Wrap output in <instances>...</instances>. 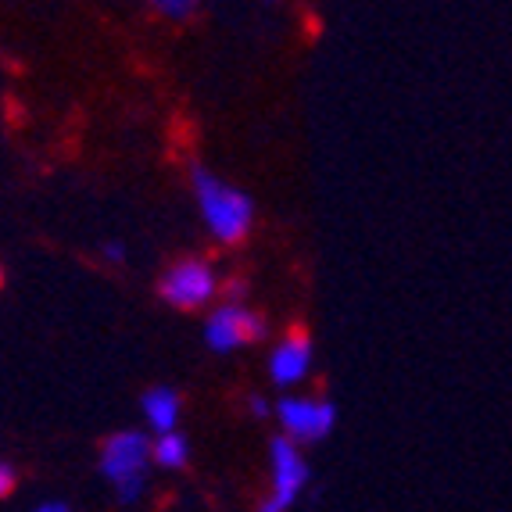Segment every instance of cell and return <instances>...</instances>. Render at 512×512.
<instances>
[{
  "instance_id": "6da1fadb",
  "label": "cell",
  "mask_w": 512,
  "mask_h": 512,
  "mask_svg": "<svg viewBox=\"0 0 512 512\" xmlns=\"http://www.w3.org/2000/svg\"><path fill=\"white\" fill-rule=\"evenodd\" d=\"M194 190L197 201H201V212H205V222L212 226V233L226 244H237L251 226V201L240 190L226 187L222 180H215L212 172L194 169Z\"/></svg>"
},
{
  "instance_id": "7a4b0ae2",
  "label": "cell",
  "mask_w": 512,
  "mask_h": 512,
  "mask_svg": "<svg viewBox=\"0 0 512 512\" xmlns=\"http://www.w3.org/2000/svg\"><path fill=\"white\" fill-rule=\"evenodd\" d=\"M305 480H308V466L298 455V448H294L287 437H283V441L276 437L273 441V498L258 512H287L294 498H298V491L305 487Z\"/></svg>"
},
{
  "instance_id": "3957f363",
  "label": "cell",
  "mask_w": 512,
  "mask_h": 512,
  "mask_svg": "<svg viewBox=\"0 0 512 512\" xmlns=\"http://www.w3.org/2000/svg\"><path fill=\"white\" fill-rule=\"evenodd\" d=\"M205 337H208V348L212 351H233L240 344L258 341L265 337V323L262 316L248 312V308L240 305H222L205 326Z\"/></svg>"
},
{
  "instance_id": "277c9868",
  "label": "cell",
  "mask_w": 512,
  "mask_h": 512,
  "mask_svg": "<svg viewBox=\"0 0 512 512\" xmlns=\"http://www.w3.org/2000/svg\"><path fill=\"white\" fill-rule=\"evenodd\" d=\"M215 294V273L205 262H180L172 265L162 280V298L180 308H197L212 301Z\"/></svg>"
},
{
  "instance_id": "5b68a950",
  "label": "cell",
  "mask_w": 512,
  "mask_h": 512,
  "mask_svg": "<svg viewBox=\"0 0 512 512\" xmlns=\"http://www.w3.org/2000/svg\"><path fill=\"white\" fill-rule=\"evenodd\" d=\"M151 455H154V448L144 441V434L126 430V434L108 437L104 455H101V470L111 484H122V480H129V477H144V466Z\"/></svg>"
},
{
  "instance_id": "8992f818",
  "label": "cell",
  "mask_w": 512,
  "mask_h": 512,
  "mask_svg": "<svg viewBox=\"0 0 512 512\" xmlns=\"http://www.w3.org/2000/svg\"><path fill=\"white\" fill-rule=\"evenodd\" d=\"M333 419H337V412L326 402H298V398L280 402V423L294 441H319L330 434Z\"/></svg>"
},
{
  "instance_id": "52a82bcc",
  "label": "cell",
  "mask_w": 512,
  "mask_h": 512,
  "mask_svg": "<svg viewBox=\"0 0 512 512\" xmlns=\"http://www.w3.org/2000/svg\"><path fill=\"white\" fill-rule=\"evenodd\" d=\"M308 366H312V344L305 337H291L283 341L280 348L273 351V380L276 384H298L308 376Z\"/></svg>"
},
{
  "instance_id": "ba28073f",
  "label": "cell",
  "mask_w": 512,
  "mask_h": 512,
  "mask_svg": "<svg viewBox=\"0 0 512 512\" xmlns=\"http://www.w3.org/2000/svg\"><path fill=\"white\" fill-rule=\"evenodd\" d=\"M144 416L158 434H172L176 419H180V398L169 387H154L144 394Z\"/></svg>"
},
{
  "instance_id": "9c48e42d",
  "label": "cell",
  "mask_w": 512,
  "mask_h": 512,
  "mask_svg": "<svg viewBox=\"0 0 512 512\" xmlns=\"http://www.w3.org/2000/svg\"><path fill=\"white\" fill-rule=\"evenodd\" d=\"M187 441H183L176 430L172 434H162L158 437V444H154V462L158 466H165V470H180L183 462H187Z\"/></svg>"
},
{
  "instance_id": "30bf717a",
  "label": "cell",
  "mask_w": 512,
  "mask_h": 512,
  "mask_svg": "<svg viewBox=\"0 0 512 512\" xmlns=\"http://www.w3.org/2000/svg\"><path fill=\"white\" fill-rule=\"evenodd\" d=\"M154 8L162 11L165 18H190L197 11V4H190V0H158Z\"/></svg>"
},
{
  "instance_id": "8fae6325",
  "label": "cell",
  "mask_w": 512,
  "mask_h": 512,
  "mask_svg": "<svg viewBox=\"0 0 512 512\" xmlns=\"http://www.w3.org/2000/svg\"><path fill=\"white\" fill-rule=\"evenodd\" d=\"M115 491H119V502H137L140 495H144V477H129L122 480V484H115Z\"/></svg>"
},
{
  "instance_id": "7c38bea8",
  "label": "cell",
  "mask_w": 512,
  "mask_h": 512,
  "mask_svg": "<svg viewBox=\"0 0 512 512\" xmlns=\"http://www.w3.org/2000/svg\"><path fill=\"white\" fill-rule=\"evenodd\" d=\"M11 487H15V470L4 462V466H0V491H4V495H11Z\"/></svg>"
},
{
  "instance_id": "4fadbf2b",
  "label": "cell",
  "mask_w": 512,
  "mask_h": 512,
  "mask_svg": "<svg viewBox=\"0 0 512 512\" xmlns=\"http://www.w3.org/2000/svg\"><path fill=\"white\" fill-rule=\"evenodd\" d=\"M104 258H111V262H122V244H108V248H104Z\"/></svg>"
},
{
  "instance_id": "5bb4252c",
  "label": "cell",
  "mask_w": 512,
  "mask_h": 512,
  "mask_svg": "<svg viewBox=\"0 0 512 512\" xmlns=\"http://www.w3.org/2000/svg\"><path fill=\"white\" fill-rule=\"evenodd\" d=\"M251 412H255V416H265V412H269V405H265L262 398H255V402H251Z\"/></svg>"
},
{
  "instance_id": "9a60e30c",
  "label": "cell",
  "mask_w": 512,
  "mask_h": 512,
  "mask_svg": "<svg viewBox=\"0 0 512 512\" xmlns=\"http://www.w3.org/2000/svg\"><path fill=\"white\" fill-rule=\"evenodd\" d=\"M36 512H69L65 505H58V502H47V505H40Z\"/></svg>"
}]
</instances>
